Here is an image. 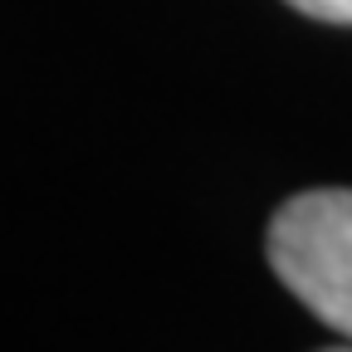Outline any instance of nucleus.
Listing matches in <instances>:
<instances>
[{
	"instance_id": "1",
	"label": "nucleus",
	"mask_w": 352,
	"mask_h": 352,
	"mask_svg": "<svg viewBox=\"0 0 352 352\" xmlns=\"http://www.w3.org/2000/svg\"><path fill=\"white\" fill-rule=\"evenodd\" d=\"M270 270L284 289L352 342V191L318 186L270 220Z\"/></svg>"
},
{
	"instance_id": "2",
	"label": "nucleus",
	"mask_w": 352,
	"mask_h": 352,
	"mask_svg": "<svg viewBox=\"0 0 352 352\" xmlns=\"http://www.w3.org/2000/svg\"><path fill=\"white\" fill-rule=\"evenodd\" d=\"M298 15L323 20V25H352V0H284Z\"/></svg>"
}]
</instances>
